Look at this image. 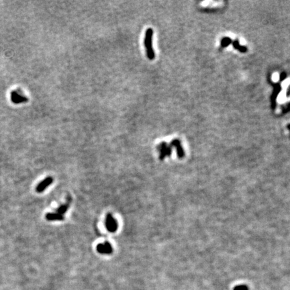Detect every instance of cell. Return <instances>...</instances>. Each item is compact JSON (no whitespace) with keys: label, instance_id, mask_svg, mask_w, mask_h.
<instances>
[{"label":"cell","instance_id":"obj_2","mask_svg":"<svg viewBox=\"0 0 290 290\" xmlns=\"http://www.w3.org/2000/svg\"><path fill=\"white\" fill-rule=\"evenodd\" d=\"M105 225L106 229L110 232H115L118 227L116 220L114 218V216L110 213L107 214L106 217H105Z\"/></svg>","mask_w":290,"mask_h":290},{"label":"cell","instance_id":"obj_4","mask_svg":"<svg viewBox=\"0 0 290 290\" xmlns=\"http://www.w3.org/2000/svg\"><path fill=\"white\" fill-rule=\"evenodd\" d=\"M97 250L99 253L104 255H110L113 252V248L111 244L108 242L100 243L97 246Z\"/></svg>","mask_w":290,"mask_h":290},{"label":"cell","instance_id":"obj_7","mask_svg":"<svg viewBox=\"0 0 290 290\" xmlns=\"http://www.w3.org/2000/svg\"><path fill=\"white\" fill-rule=\"evenodd\" d=\"M46 217H47V220H51V221H52V220H59V221H62V220H64V216L58 213H48L46 215Z\"/></svg>","mask_w":290,"mask_h":290},{"label":"cell","instance_id":"obj_5","mask_svg":"<svg viewBox=\"0 0 290 290\" xmlns=\"http://www.w3.org/2000/svg\"><path fill=\"white\" fill-rule=\"evenodd\" d=\"M52 181H53V179H52L51 177H48L47 178H46V179L44 181H42L37 186V187H36V192L38 193L42 192L47 187L51 185Z\"/></svg>","mask_w":290,"mask_h":290},{"label":"cell","instance_id":"obj_1","mask_svg":"<svg viewBox=\"0 0 290 290\" xmlns=\"http://www.w3.org/2000/svg\"><path fill=\"white\" fill-rule=\"evenodd\" d=\"M154 30L153 28H148L145 32L144 38V45L146 49V54L147 58L150 61H153L155 58V52L153 49V39Z\"/></svg>","mask_w":290,"mask_h":290},{"label":"cell","instance_id":"obj_3","mask_svg":"<svg viewBox=\"0 0 290 290\" xmlns=\"http://www.w3.org/2000/svg\"><path fill=\"white\" fill-rule=\"evenodd\" d=\"M157 150L159 152V159L161 160H163L166 157L170 156L172 151L171 147L164 142L159 144V146L157 147Z\"/></svg>","mask_w":290,"mask_h":290},{"label":"cell","instance_id":"obj_9","mask_svg":"<svg viewBox=\"0 0 290 290\" xmlns=\"http://www.w3.org/2000/svg\"><path fill=\"white\" fill-rule=\"evenodd\" d=\"M235 290H248V288L245 285H239L236 287Z\"/></svg>","mask_w":290,"mask_h":290},{"label":"cell","instance_id":"obj_8","mask_svg":"<svg viewBox=\"0 0 290 290\" xmlns=\"http://www.w3.org/2000/svg\"><path fill=\"white\" fill-rule=\"evenodd\" d=\"M70 201V200H69ZM69 204H70V202H68L67 203H66V204H63V205H62L60 207H58V208L57 209V213L59 214H61V215H62V214H65L66 212H67V211L69 208Z\"/></svg>","mask_w":290,"mask_h":290},{"label":"cell","instance_id":"obj_6","mask_svg":"<svg viewBox=\"0 0 290 290\" xmlns=\"http://www.w3.org/2000/svg\"><path fill=\"white\" fill-rule=\"evenodd\" d=\"M171 146H173V147L176 148L178 157H179V158L183 157L184 153H183V150L182 149V147H181V146L180 141L179 140H177V139H175L172 142H171Z\"/></svg>","mask_w":290,"mask_h":290}]
</instances>
